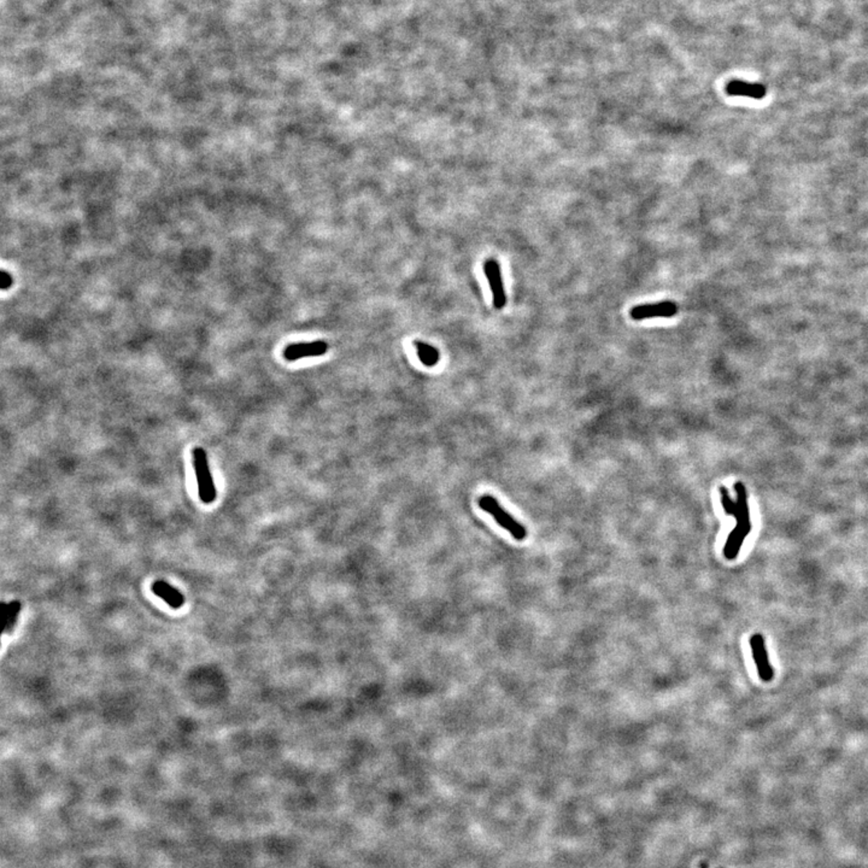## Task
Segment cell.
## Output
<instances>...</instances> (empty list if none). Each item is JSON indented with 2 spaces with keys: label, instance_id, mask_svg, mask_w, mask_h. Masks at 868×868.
Listing matches in <instances>:
<instances>
[{
  "label": "cell",
  "instance_id": "7a4b0ae2",
  "mask_svg": "<svg viewBox=\"0 0 868 868\" xmlns=\"http://www.w3.org/2000/svg\"><path fill=\"white\" fill-rule=\"evenodd\" d=\"M192 453H193V466H195L197 482H198V495L203 503L210 504L213 502H215L217 492H216L214 479L211 477L206 450L197 448Z\"/></svg>",
  "mask_w": 868,
  "mask_h": 868
},
{
  "label": "cell",
  "instance_id": "30bf717a",
  "mask_svg": "<svg viewBox=\"0 0 868 868\" xmlns=\"http://www.w3.org/2000/svg\"><path fill=\"white\" fill-rule=\"evenodd\" d=\"M414 346H415L416 351H417L419 359H420L422 364H425L426 367H434L435 364H438L439 359H440V353H439L438 348H434V346H432L430 344L425 343V342H420V340H415Z\"/></svg>",
  "mask_w": 868,
  "mask_h": 868
},
{
  "label": "cell",
  "instance_id": "8fae6325",
  "mask_svg": "<svg viewBox=\"0 0 868 868\" xmlns=\"http://www.w3.org/2000/svg\"><path fill=\"white\" fill-rule=\"evenodd\" d=\"M3 618H4V633H10L14 629L21 613V602L12 601L3 603Z\"/></svg>",
  "mask_w": 868,
  "mask_h": 868
},
{
  "label": "cell",
  "instance_id": "ba28073f",
  "mask_svg": "<svg viewBox=\"0 0 868 868\" xmlns=\"http://www.w3.org/2000/svg\"><path fill=\"white\" fill-rule=\"evenodd\" d=\"M152 591L172 609H179L185 603V597L182 596L181 592L163 580H158L153 584Z\"/></svg>",
  "mask_w": 868,
  "mask_h": 868
},
{
  "label": "cell",
  "instance_id": "6da1fadb",
  "mask_svg": "<svg viewBox=\"0 0 868 868\" xmlns=\"http://www.w3.org/2000/svg\"><path fill=\"white\" fill-rule=\"evenodd\" d=\"M477 504L482 508V511H486L487 514L493 516L497 524L503 527L504 530L508 531L513 535L514 540H519V542L526 540L527 530H526L525 526L521 525L520 522H517L511 514H508L506 509L500 506V503H498L495 497L490 496V495L482 496L479 498Z\"/></svg>",
  "mask_w": 868,
  "mask_h": 868
},
{
  "label": "cell",
  "instance_id": "5b68a950",
  "mask_svg": "<svg viewBox=\"0 0 868 868\" xmlns=\"http://www.w3.org/2000/svg\"><path fill=\"white\" fill-rule=\"evenodd\" d=\"M631 317L633 320H648L653 317H664L669 319L678 314V306L674 302L664 301L653 304H643L632 308Z\"/></svg>",
  "mask_w": 868,
  "mask_h": 868
},
{
  "label": "cell",
  "instance_id": "3957f363",
  "mask_svg": "<svg viewBox=\"0 0 868 868\" xmlns=\"http://www.w3.org/2000/svg\"><path fill=\"white\" fill-rule=\"evenodd\" d=\"M484 272L491 290L493 306L496 309H503L506 304V295L500 263L497 262L495 258H489L486 262L484 263Z\"/></svg>",
  "mask_w": 868,
  "mask_h": 868
},
{
  "label": "cell",
  "instance_id": "7c38bea8",
  "mask_svg": "<svg viewBox=\"0 0 868 868\" xmlns=\"http://www.w3.org/2000/svg\"><path fill=\"white\" fill-rule=\"evenodd\" d=\"M720 498L721 504H722V508H724L726 514L730 516H735L736 511H737V503H735L733 500L731 498L730 492L726 487H720Z\"/></svg>",
  "mask_w": 868,
  "mask_h": 868
},
{
  "label": "cell",
  "instance_id": "277c9868",
  "mask_svg": "<svg viewBox=\"0 0 868 868\" xmlns=\"http://www.w3.org/2000/svg\"><path fill=\"white\" fill-rule=\"evenodd\" d=\"M749 643L760 679L765 682H772L773 679H774V669H773L771 663H769L767 649H766V642H765L763 635H760V633H755V635L750 637Z\"/></svg>",
  "mask_w": 868,
  "mask_h": 868
},
{
  "label": "cell",
  "instance_id": "9c48e42d",
  "mask_svg": "<svg viewBox=\"0 0 868 868\" xmlns=\"http://www.w3.org/2000/svg\"><path fill=\"white\" fill-rule=\"evenodd\" d=\"M748 532L740 530L735 527L733 531L729 535V538L726 540L725 546H724V556L729 561H733L738 556L740 548L744 543L745 538L748 537Z\"/></svg>",
  "mask_w": 868,
  "mask_h": 868
},
{
  "label": "cell",
  "instance_id": "52a82bcc",
  "mask_svg": "<svg viewBox=\"0 0 868 868\" xmlns=\"http://www.w3.org/2000/svg\"><path fill=\"white\" fill-rule=\"evenodd\" d=\"M726 92L730 96L748 97L753 99H762L766 96V87L761 83H751V82L740 81V80H732L727 83L726 86Z\"/></svg>",
  "mask_w": 868,
  "mask_h": 868
},
{
  "label": "cell",
  "instance_id": "8992f818",
  "mask_svg": "<svg viewBox=\"0 0 868 868\" xmlns=\"http://www.w3.org/2000/svg\"><path fill=\"white\" fill-rule=\"evenodd\" d=\"M328 351V344L324 340L311 342V343H298L288 345L284 351V357L290 362L306 357H317L324 356Z\"/></svg>",
  "mask_w": 868,
  "mask_h": 868
}]
</instances>
